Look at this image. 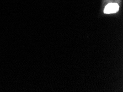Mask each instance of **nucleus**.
<instances>
[{
    "instance_id": "1",
    "label": "nucleus",
    "mask_w": 123,
    "mask_h": 92,
    "mask_svg": "<svg viewBox=\"0 0 123 92\" xmlns=\"http://www.w3.org/2000/svg\"><path fill=\"white\" fill-rule=\"evenodd\" d=\"M119 9V6L117 3H110L106 6L104 10L105 14L114 13L118 12Z\"/></svg>"
}]
</instances>
